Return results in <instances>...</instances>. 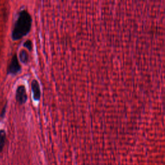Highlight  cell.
<instances>
[{
	"label": "cell",
	"mask_w": 165,
	"mask_h": 165,
	"mask_svg": "<svg viewBox=\"0 0 165 165\" xmlns=\"http://www.w3.org/2000/svg\"><path fill=\"white\" fill-rule=\"evenodd\" d=\"M32 17L27 11H21L18 16V18L14 24L12 30V37L14 40H18L27 34L31 28Z\"/></svg>",
	"instance_id": "1"
},
{
	"label": "cell",
	"mask_w": 165,
	"mask_h": 165,
	"mask_svg": "<svg viewBox=\"0 0 165 165\" xmlns=\"http://www.w3.org/2000/svg\"><path fill=\"white\" fill-rule=\"evenodd\" d=\"M21 70V66L18 61L16 54L12 56L9 66L8 67V73L11 74H16Z\"/></svg>",
	"instance_id": "2"
},
{
	"label": "cell",
	"mask_w": 165,
	"mask_h": 165,
	"mask_svg": "<svg viewBox=\"0 0 165 165\" xmlns=\"http://www.w3.org/2000/svg\"><path fill=\"white\" fill-rule=\"evenodd\" d=\"M16 98L17 101L20 104H23L27 99V95H26V89L25 86L20 85L17 87L16 90Z\"/></svg>",
	"instance_id": "3"
},
{
	"label": "cell",
	"mask_w": 165,
	"mask_h": 165,
	"mask_svg": "<svg viewBox=\"0 0 165 165\" xmlns=\"http://www.w3.org/2000/svg\"><path fill=\"white\" fill-rule=\"evenodd\" d=\"M31 87H32V90L33 92L34 99L39 100L40 97H41V90H40L39 83L36 79H34L32 81V83H31Z\"/></svg>",
	"instance_id": "4"
},
{
	"label": "cell",
	"mask_w": 165,
	"mask_h": 165,
	"mask_svg": "<svg viewBox=\"0 0 165 165\" xmlns=\"http://www.w3.org/2000/svg\"><path fill=\"white\" fill-rule=\"evenodd\" d=\"M6 133L3 130H0V152L2 151L5 143Z\"/></svg>",
	"instance_id": "5"
},
{
	"label": "cell",
	"mask_w": 165,
	"mask_h": 165,
	"mask_svg": "<svg viewBox=\"0 0 165 165\" xmlns=\"http://www.w3.org/2000/svg\"><path fill=\"white\" fill-rule=\"evenodd\" d=\"M20 58L21 62H23L24 63H27L29 61V54L25 50H21L20 53Z\"/></svg>",
	"instance_id": "6"
},
{
	"label": "cell",
	"mask_w": 165,
	"mask_h": 165,
	"mask_svg": "<svg viewBox=\"0 0 165 165\" xmlns=\"http://www.w3.org/2000/svg\"><path fill=\"white\" fill-rule=\"evenodd\" d=\"M24 47L27 48L29 50H31L32 48V43L30 40H26V41L23 44Z\"/></svg>",
	"instance_id": "7"
}]
</instances>
